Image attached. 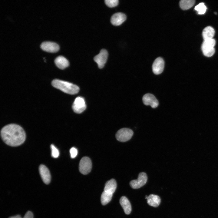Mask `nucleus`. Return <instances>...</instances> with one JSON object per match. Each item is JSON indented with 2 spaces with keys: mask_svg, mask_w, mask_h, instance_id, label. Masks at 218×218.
Returning <instances> with one entry per match:
<instances>
[{
  "mask_svg": "<svg viewBox=\"0 0 218 218\" xmlns=\"http://www.w3.org/2000/svg\"><path fill=\"white\" fill-rule=\"evenodd\" d=\"M2 138L7 144L12 147L21 145L25 141L26 134L20 126L11 124L4 126L1 131Z\"/></svg>",
  "mask_w": 218,
  "mask_h": 218,
  "instance_id": "f257e3e1",
  "label": "nucleus"
},
{
  "mask_svg": "<svg viewBox=\"0 0 218 218\" xmlns=\"http://www.w3.org/2000/svg\"><path fill=\"white\" fill-rule=\"evenodd\" d=\"M51 84L54 87L69 94H76L79 91V88L78 86L59 79L54 80L52 81Z\"/></svg>",
  "mask_w": 218,
  "mask_h": 218,
  "instance_id": "f03ea898",
  "label": "nucleus"
},
{
  "mask_svg": "<svg viewBox=\"0 0 218 218\" xmlns=\"http://www.w3.org/2000/svg\"><path fill=\"white\" fill-rule=\"evenodd\" d=\"M215 44L216 41L213 38L204 40L201 46L203 54L207 57L213 55L215 52Z\"/></svg>",
  "mask_w": 218,
  "mask_h": 218,
  "instance_id": "7ed1b4c3",
  "label": "nucleus"
},
{
  "mask_svg": "<svg viewBox=\"0 0 218 218\" xmlns=\"http://www.w3.org/2000/svg\"><path fill=\"white\" fill-rule=\"evenodd\" d=\"M133 130L128 128H122L119 130L116 134V139L121 142H125L130 140L133 135Z\"/></svg>",
  "mask_w": 218,
  "mask_h": 218,
  "instance_id": "20e7f679",
  "label": "nucleus"
},
{
  "mask_svg": "<svg viewBox=\"0 0 218 218\" xmlns=\"http://www.w3.org/2000/svg\"><path fill=\"white\" fill-rule=\"evenodd\" d=\"M92 168V162L88 157H84L81 160L79 165V169L82 174L86 175L89 173Z\"/></svg>",
  "mask_w": 218,
  "mask_h": 218,
  "instance_id": "39448f33",
  "label": "nucleus"
},
{
  "mask_svg": "<svg viewBox=\"0 0 218 218\" xmlns=\"http://www.w3.org/2000/svg\"><path fill=\"white\" fill-rule=\"evenodd\" d=\"M147 180V177L146 173L144 172H141L139 174L137 179L130 181V185L134 189H138L144 185L146 183Z\"/></svg>",
  "mask_w": 218,
  "mask_h": 218,
  "instance_id": "423d86ee",
  "label": "nucleus"
},
{
  "mask_svg": "<svg viewBox=\"0 0 218 218\" xmlns=\"http://www.w3.org/2000/svg\"><path fill=\"white\" fill-rule=\"evenodd\" d=\"M72 109L75 113L80 114L86 109V106L84 98L81 97H76L72 105Z\"/></svg>",
  "mask_w": 218,
  "mask_h": 218,
  "instance_id": "0eeeda50",
  "label": "nucleus"
},
{
  "mask_svg": "<svg viewBox=\"0 0 218 218\" xmlns=\"http://www.w3.org/2000/svg\"><path fill=\"white\" fill-rule=\"evenodd\" d=\"M108 56L107 51L104 49H101L99 53L94 58V61L97 64L99 68H102L106 63Z\"/></svg>",
  "mask_w": 218,
  "mask_h": 218,
  "instance_id": "6e6552de",
  "label": "nucleus"
},
{
  "mask_svg": "<svg viewBox=\"0 0 218 218\" xmlns=\"http://www.w3.org/2000/svg\"><path fill=\"white\" fill-rule=\"evenodd\" d=\"M144 104L146 105H150L152 108H155L158 107L159 102L153 94L147 93L144 94L142 98Z\"/></svg>",
  "mask_w": 218,
  "mask_h": 218,
  "instance_id": "1a4fd4ad",
  "label": "nucleus"
},
{
  "mask_svg": "<svg viewBox=\"0 0 218 218\" xmlns=\"http://www.w3.org/2000/svg\"><path fill=\"white\" fill-rule=\"evenodd\" d=\"M164 67V62L161 57L157 58L154 62L152 69L153 73L156 75L160 74L163 71Z\"/></svg>",
  "mask_w": 218,
  "mask_h": 218,
  "instance_id": "9d476101",
  "label": "nucleus"
},
{
  "mask_svg": "<svg viewBox=\"0 0 218 218\" xmlns=\"http://www.w3.org/2000/svg\"><path fill=\"white\" fill-rule=\"evenodd\" d=\"M41 48L43 50L49 52H55L59 50V47L56 43L49 41L42 42L40 45Z\"/></svg>",
  "mask_w": 218,
  "mask_h": 218,
  "instance_id": "9b49d317",
  "label": "nucleus"
},
{
  "mask_svg": "<svg viewBox=\"0 0 218 218\" xmlns=\"http://www.w3.org/2000/svg\"><path fill=\"white\" fill-rule=\"evenodd\" d=\"M39 171L44 183L47 184H49L51 181V176L48 168L44 165H41L39 167Z\"/></svg>",
  "mask_w": 218,
  "mask_h": 218,
  "instance_id": "f8f14e48",
  "label": "nucleus"
},
{
  "mask_svg": "<svg viewBox=\"0 0 218 218\" xmlns=\"http://www.w3.org/2000/svg\"><path fill=\"white\" fill-rule=\"evenodd\" d=\"M125 15L121 12H117L113 14L111 17V22L114 26L121 24L126 19Z\"/></svg>",
  "mask_w": 218,
  "mask_h": 218,
  "instance_id": "ddd939ff",
  "label": "nucleus"
},
{
  "mask_svg": "<svg viewBox=\"0 0 218 218\" xmlns=\"http://www.w3.org/2000/svg\"><path fill=\"white\" fill-rule=\"evenodd\" d=\"M119 202L125 213L127 215L130 214L131 211V206L128 199L125 196H122L120 199Z\"/></svg>",
  "mask_w": 218,
  "mask_h": 218,
  "instance_id": "4468645a",
  "label": "nucleus"
},
{
  "mask_svg": "<svg viewBox=\"0 0 218 218\" xmlns=\"http://www.w3.org/2000/svg\"><path fill=\"white\" fill-rule=\"evenodd\" d=\"M56 65L59 68L64 69L69 65L68 61L64 57L59 56L57 57L54 60Z\"/></svg>",
  "mask_w": 218,
  "mask_h": 218,
  "instance_id": "2eb2a0df",
  "label": "nucleus"
},
{
  "mask_svg": "<svg viewBox=\"0 0 218 218\" xmlns=\"http://www.w3.org/2000/svg\"><path fill=\"white\" fill-rule=\"evenodd\" d=\"M161 199L158 195L151 194L150 195L147 199V202L150 206L156 207L160 204Z\"/></svg>",
  "mask_w": 218,
  "mask_h": 218,
  "instance_id": "dca6fc26",
  "label": "nucleus"
},
{
  "mask_svg": "<svg viewBox=\"0 0 218 218\" xmlns=\"http://www.w3.org/2000/svg\"><path fill=\"white\" fill-rule=\"evenodd\" d=\"M117 188L116 180L112 179L107 181L105 184L104 191L113 194L114 192Z\"/></svg>",
  "mask_w": 218,
  "mask_h": 218,
  "instance_id": "f3484780",
  "label": "nucleus"
},
{
  "mask_svg": "<svg viewBox=\"0 0 218 218\" xmlns=\"http://www.w3.org/2000/svg\"><path fill=\"white\" fill-rule=\"evenodd\" d=\"M215 33L214 28L211 26L205 27L203 30L202 35L204 40L213 38Z\"/></svg>",
  "mask_w": 218,
  "mask_h": 218,
  "instance_id": "a211bd4d",
  "label": "nucleus"
},
{
  "mask_svg": "<svg viewBox=\"0 0 218 218\" xmlns=\"http://www.w3.org/2000/svg\"><path fill=\"white\" fill-rule=\"evenodd\" d=\"M195 3L194 0H181L179 2L180 8L183 10L188 9L192 7Z\"/></svg>",
  "mask_w": 218,
  "mask_h": 218,
  "instance_id": "6ab92c4d",
  "label": "nucleus"
},
{
  "mask_svg": "<svg viewBox=\"0 0 218 218\" xmlns=\"http://www.w3.org/2000/svg\"><path fill=\"white\" fill-rule=\"evenodd\" d=\"M113 194L104 191L101 196V202L103 205H105L109 202L111 200Z\"/></svg>",
  "mask_w": 218,
  "mask_h": 218,
  "instance_id": "aec40b11",
  "label": "nucleus"
},
{
  "mask_svg": "<svg viewBox=\"0 0 218 218\" xmlns=\"http://www.w3.org/2000/svg\"><path fill=\"white\" fill-rule=\"evenodd\" d=\"M207 8L205 5L204 3L201 2L196 5L194 9L197 12L198 14L199 15L204 14L206 11Z\"/></svg>",
  "mask_w": 218,
  "mask_h": 218,
  "instance_id": "412c9836",
  "label": "nucleus"
},
{
  "mask_svg": "<svg viewBox=\"0 0 218 218\" xmlns=\"http://www.w3.org/2000/svg\"><path fill=\"white\" fill-rule=\"evenodd\" d=\"M104 2L106 5L110 8L116 6L119 3L118 0H105Z\"/></svg>",
  "mask_w": 218,
  "mask_h": 218,
  "instance_id": "4be33fe9",
  "label": "nucleus"
},
{
  "mask_svg": "<svg viewBox=\"0 0 218 218\" xmlns=\"http://www.w3.org/2000/svg\"><path fill=\"white\" fill-rule=\"evenodd\" d=\"M51 150L52 156L54 158H57L59 154L58 150L53 144L51 145Z\"/></svg>",
  "mask_w": 218,
  "mask_h": 218,
  "instance_id": "5701e85b",
  "label": "nucleus"
},
{
  "mask_svg": "<svg viewBox=\"0 0 218 218\" xmlns=\"http://www.w3.org/2000/svg\"><path fill=\"white\" fill-rule=\"evenodd\" d=\"M71 157V158H75L77 155L78 150L77 149L74 147H72L70 150Z\"/></svg>",
  "mask_w": 218,
  "mask_h": 218,
  "instance_id": "b1692460",
  "label": "nucleus"
},
{
  "mask_svg": "<svg viewBox=\"0 0 218 218\" xmlns=\"http://www.w3.org/2000/svg\"><path fill=\"white\" fill-rule=\"evenodd\" d=\"M22 218H34L33 213L31 211H28Z\"/></svg>",
  "mask_w": 218,
  "mask_h": 218,
  "instance_id": "393cba45",
  "label": "nucleus"
},
{
  "mask_svg": "<svg viewBox=\"0 0 218 218\" xmlns=\"http://www.w3.org/2000/svg\"><path fill=\"white\" fill-rule=\"evenodd\" d=\"M8 218H22L19 215H17L13 216H10Z\"/></svg>",
  "mask_w": 218,
  "mask_h": 218,
  "instance_id": "a878e982",
  "label": "nucleus"
},
{
  "mask_svg": "<svg viewBox=\"0 0 218 218\" xmlns=\"http://www.w3.org/2000/svg\"><path fill=\"white\" fill-rule=\"evenodd\" d=\"M148 197V196H147V195H146V196H145V198L146 199H147V197Z\"/></svg>",
  "mask_w": 218,
  "mask_h": 218,
  "instance_id": "bb28decb",
  "label": "nucleus"
}]
</instances>
